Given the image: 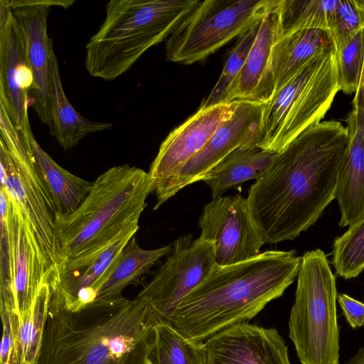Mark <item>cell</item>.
Wrapping results in <instances>:
<instances>
[{
	"label": "cell",
	"instance_id": "18",
	"mask_svg": "<svg viewBox=\"0 0 364 364\" xmlns=\"http://www.w3.org/2000/svg\"><path fill=\"white\" fill-rule=\"evenodd\" d=\"M138 230L139 225L130 228L89 262L56 271L48 283L50 288V303L77 310L93 302L124 246Z\"/></svg>",
	"mask_w": 364,
	"mask_h": 364
},
{
	"label": "cell",
	"instance_id": "28",
	"mask_svg": "<svg viewBox=\"0 0 364 364\" xmlns=\"http://www.w3.org/2000/svg\"><path fill=\"white\" fill-rule=\"evenodd\" d=\"M338 0H280V37L304 29L331 31Z\"/></svg>",
	"mask_w": 364,
	"mask_h": 364
},
{
	"label": "cell",
	"instance_id": "21",
	"mask_svg": "<svg viewBox=\"0 0 364 364\" xmlns=\"http://www.w3.org/2000/svg\"><path fill=\"white\" fill-rule=\"evenodd\" d=\"M325 53H337L329 30L304 29L278 38L272 48L271 61L276 91L312 58Z\"/></svg>",
	"mask_w": 364,
	"mask_h": 364
},
{
	"label": "cell",
	"instance_id": "5",
	"mask_svg": "<svg viewBox=\"0 0 364 364\" xmlns=\"http://www.w3.org/2000/svg\"><path fill=\"white\" fill-rule=\"evenodd\" d=\"M198 0H111L105 18L85 46L90 75L111 81L167 38Z\"/></svg>",
	"mask_w": 364,
	"mask_h": 364
},
{
	"label": "cell",
	"instance_id": "14",
	"mask_svg": "<svg viewBox=\"0 0 364 364\" xmlns=\"http://www.w3.org/2000/svg\"><path fill=\"white\" fill-rule=\"evenodd\" d=\"M33 83L23 33L9 0H0V103L28 144L35 139L28 114Z\"/></svg>",
	"mask_w": 364,
	"mask_h": 364
},
{
	"label": "cell",
	"instance_id": "33",
	"mask_svg": "<svg viewBox=\"0 0 364 364\" xmlns=\"http://www.w3.org/2000/svg\"><path fill=\"white\" fill-rule=\"evenodd\" d=\"M3 326L0 364H17L13 326L7 312H0Z\"/></svg>",
	"mask_w": 364,
	"mask_h": 364
},
{
	"label": "cell",
	"instance_id": "7",
	"mask_svg": "<svg viewBox=\"0 0 364 364\" xmlns=\"http://www.w3.org/2000/svg\"><path fill=\"white\" fill-rule=\"evenodd\" d=\"M336 277L321 249L301 257L289 336L301 364H339Z\"/></svg>",
	"mask_w": 364,
	"mask_h": 364
},
{
	"label": "cell",
	"instance_id": "29",
	"mask_svg": "<svg viewBox=\"0 0 364 364\" xmlns=\"http://www.w3.org/2000/svg\"><path fill=\"white\" fill-rule=\"evenodd\" d=\"M331 264L336 275L346 279L364 270V216L334 240Z\"/></svg>",
	"mask_w": 364,
	"mask_h": 364
},
{
	"label": "cell",
	"instance_id": "17",
	"mask_svg": "<svg viewBox=\"0 0 364 364\" xmlns=\"http://www.w3.org/2000/svg\"><path fill=\"white\" fill-rule=\"evenodd\" d=\"M205 364H291L278 331L247 322L230 326L203 342Z\"/></svg>",
	"mask_w": 364,
	"mask_h": 364
},
{
	"label": "cell",
	"instance_id": "35",
	"mask_svg": "<svg viewBox=\"0 0 364 364\" xmlns=\"http://www.w3.org/2000/svg\"><path fill=\"white\" fill-rule=\"evenodd\" d=\"M354 108L364 110V62L358 89L353 100Z\"/></svg>",
	"mask_w": 364,
	"mask_h": 364
},
{
	"label": "cell",
	"instance_id": "10",
	"mask_svg": "<svg viewBox=\"0 0 364 364\" xmlns=\"http://www.w3.org/2000/svg\"><path fill=\"white\" fill-rule=\"evenodd\" d=\"M210 245L191 235H181L173 243L166 262L136 296L147 299L157 322L171 323L182 300L216 267Z\"/></svg>",
	"mask_w": 364,
	"mask_h": 364
},
{
	"label": "cell",
	"instance_id": "34",
	"mask_svg": "<svg viewBox=\"0 0 364 364\" xmlns=\"http://www.w3.org/2000/svg\"><path fill=\"white\" fill-rule=\"evenodd\" d=\"M337 301L350 327L356 328L364 326L363 302L356 300L346 294H338Z\"/></svg>",
	"mask_w": 364,
	"mask_h": 364
},
{
	"label": "cell",
	"instance_id": "23",
	"mask_svg": "<svg viewBox=\"0 0 364 364\" xmlns=\"http://www.w3.org/2000/svg\"><path fill=\"white\" fill-rule=\"evenodd\" d=\"M40 176L53 202L55 213L69 215L90 192L93 182L82 179L61 167L38 144H29Z\"/></svg>",
	"mask_w": 364,
	"mask_h": 364
},
{
	"label": "cell",
	"instance_id": "8",
	"mask_svg": "<svg viewBox=\"0 0 364 364\" xmlns=\"http://www.w3.org/2000/svg\"><path fill=\"white\" fill-rule=\"evenodd\" d=\"M1 187L19 209L43 252L48 280L57 262L55 208L37 169L29 144L0 104Z\"/></svg>",
	"mask_w": 364,
	"mask_h": 364
},
{
	"label": "cell",
	"instance_id": "6",
	"mask_svg": "<svg viewBox=\"0 0 364 364\" xmlns=\"http://www.w3.org/2000/svg\"><path fill=\"white\" fill-rule=\"evenodd\" d=\"M336 55L325 53L314 57L264 104L255 147L279 153L321 122L340 91Z\"/></svg>",
	"mask_w": 364,
	"mask_h": 364
},
{
	"label": "cell",
	"instance_id": "27",
	"mask_svg": "<svg viewBox=\"0 0 364 364\" xmlns=\"http://www.w3.org/2000/svg\"><path fill=\"white\" fill-rule=\"evenodd\" d=\"M203 342L184 336L171 323L157 322L146 364H205Z\"/></svg>",
	"mask_w": 364,
	"mask_h": 364
},
{
	"label": "cell",
	"instance_id": "12",
	"mask_svg": "<svg viewBox=\"0 0 364 364\" xmlns=\"http://www.w3.org/2000/svg\"><path fill=\"white\" fill-rule=\"evenodd\" d=\"M264 105L236 101L232 116L223 122L204 147L192 157L159 191L157 210L179 191L203 178L220 162L240 148L254 147L261 124Z\"/></svg>",
	"mask_w": 364,
	"mask_h": 364
},
{
	"label": "cell",
	"instance_id": "32",
	"mask_svg": "<svg viewBox=\"0 0 364 364\" xmlns=\"http://www.w3.org/2000/svg\"><path fill=\"white\" fill-rule=\"evenodd\" d=\"M364 28V9L355 0H338L330 31L336 43L337 53L341 51Z\"/></svg>",
	"mask_w": 364,
	"mask_h": 364
},
{
	"label": "cell",
	"instance_id": "22",
	"mask_svg": "<svg viewBox=\"0 0 364 364\" xmlns=\"http://www.w3.org/2000/svg\"><path fill=\"white\" fill-rule=\"evenodd\" d=\"M53 90L52 127L50 134L63 150L77 145L88 134L110 129V122L89 120L78 113L71 105L63 88L58 58L52 52L50 58Z\"/></svg>",
	"mask_w": 364,
	"mask_h": 364
},
{
	"label": "cell",
	"instance_id": "19",
	"mask_svg": "<svg viewBox=\"0 0 364 364\" xmlns=\"http://www.w3.org/2000/svg\"><path fill=\"white\" fill-rule=\"evenodd\" d=\"M279 10L280 0H275L260 20L256 38L225 103L249 101L264 105L272 98L276 87L271 65L272 50L280 38Z\"/></svg>",
	"mask_w": 364,
	"mask_h": 364
},
{
	"label": "cell",
	"instance_id": "1",
	"mask_svg": "<svg viewBox=\"0 0 364 364\" xmlns=\"http://www.w3.org/2000/svg\"><path fill=\"white\" fill-rule=\"evenodd\" d=\"M348 145L346 127L336 120L323 121L275 154L247 197L265 244L293 240L315 224L335 199Z\"/></svg>",
	"mask_w": 364,
	"mask_h": 364
},
{
	"label": "cell",
	"instance_id": "26",
	"mask_svg": "<svg viewBox=\"0 0 364 364\" xmlns=\"http://www.w3.org/2000/svg\"><path fill=\"white\" fill-rule=\"evenodd\" d=\"M50 299V288L46 282L41 287L32 307L26 314L19 317L7 312L14 333L17 364H38Z\"/></svg>",
	"mask_w": 364,
	"mask_h": 364
},
{
	"label": "cell",
	"instance_id": "2",
	"mask_svg": "<svg viewBox=\"0 0 364 364\" xmlns=\"http://www.w3.org/2000/svg\"><path fill=\"white\" fill-rule=\"evenodd\" d=\"M156 323L150 302L138 296L77 310L49 303L38 364H146Z\"/></svg>",
	"mask_w": 364,
	"mask_h": 364
},
{
	"label": "cell",
	"instance_id": "36",
	"mask_svg": "<svg viewBox=\"0 0 364 364\" xmlns=\"http://www.w3.org/2000/svg\"><path fill=\"white\" fill-rule=\"evenodd\" d=\"M343 364H364V346L351 358Z\"/></svg>",
	"mask_w": 364,
	"mask_h": 364
},
{
	"label": "cell",
	"instance_id": "25",
	"mask_svg": "<svg viewBox=\"0 0 364 364\" xmlns=\"http://www.w3.org/2000/svg\"><path fill=\"white\" fill-rule=\"evenodd\" d=\"M276 154L258 147L240 148L214 167L203 181L213 198L251 179H258L268 169Z\"/></svg>",
	"mask_w": 364,
	"mask_h": 364
},
{
	"label": "cell",
	"instance_id": "24",
	"mask_svg": "<svg viewBox=\"0 0 364 364\" xmlns=\"http://www.w3.org/2000/svg\"><path fill=\"white\" fill-rule=\"evenodd\" d=\"M171 250V245L144 250L133 236L122 250L114 268L100 288L95 301H112L123 299L122 291L136 283Z\"/></svg>",
	"mask_w": 364,
	"mask_h": 364
},
{
	"label": "cell",
	"instance_id": "16",
	"mask_svg": "<svg viewBox=\"0 0 364 364\" xmlns=\"http://www.w3.org/2000/svg\"><path fill=\"white\" fill-rule=\"evenodd\" d=\"M1 215L9 230L14 279V312L21 317L32 307L48 270L41 247L19 209L0 188ZM12 314V313H11Z\"/></svg>",
	"mask_w": 364,
	"mask_h": 364
},
{
	"label": "cell",
	"instance_id": "4",
	"mask_svg": "<svg viewBox=\"0 0 364 364\" xmlns=\"http://www.w3.org/2000/svg\"><path fill=\"white\" fill-rule=\"evenodd\" d=\"M149 175L129 165L113 166L100 175L72 213H55L58 270L85 264L139 225L151 193Z\"/></svg>",
	"mask_w": 364,
	"mask_h": 364
},
{
	"label": "cell",
	"instance_id": "37",
	"mask_svg": "<svg viewBox=\"0 0 364 364\" xmlns=\"http://www.w3.org/2000/svg\"><path fill=\"white\" fill-rule=\"evenodd\" d=\"M356 3L364 9V0H355Z\"/></svg>",
	"mask_w": 364,
	"mask_h": 364
},
{
	"label": "cell",
	"instance_id": "31",
	"mask_svg": "<svg viewBox=\"0 0 364 364\" xmlns=\"http://www.w3.org/2000/svg\"><path fill=\"white\" fill-rule=\"evenodd\" d=\"M336 56L339 90L346 95L355 93L364 62V28Z\"/></svg>",
	"mask_w": 364,
	"mask_h": 364
},
{
	"label": "cell",
	"instance_id": "15",
	"mask_svg": "<svg viewBox=\"0 0 364 364\" xmlns=\"http://www.w3.org/2000/svg\"><path fill=\"white\" fill-rule=\"evenodd\" d=\"M236 101L199 108L174 129L159 146L148 172L151 191L156 193L207 144L216 129L233 114Z\"/></svg>",
	"mask_w": 364,
	"mask_h": 364
},
{
	"label": "cell",
	"instance_id": "30",
	"mask_svg": "<svg viewBox=\"0 0 364 364\" xmlns=\"http://www.w3.org/2000/svg\"><path fill=\"white\" fill-rule=\"evenodd\" d=\"M259 22L237 38L230 51L223 71L209 95L202 102L200 108L225 103L228 91L240 73L248 53L256 38Z\"/></svg>",
	"mask_w": 364,
	"mask_h": 364
},
{
	"label": "cell",
	"instance_id": "11",
	"mask_svg": "<svg viewBox=\"0 0 364 364\" xmlns=\"http://www.w3.org/2000/svg\"><path fill=\"white\" fill-rule=\"evenodd\" d=\"M198 228L199 238L210 245L218 266L255 257L265 244L252 217L247 198L240 194L213 198L203 208Z\"/></svg>",
	"mask_w": 364,
	"mask_h": 364
},
{
	"label": "cell",
	"instance_id": "13",
	"mask_svg": "<svg viewBox=\"0 0 364 364\" xmlns=\"http://www.w3.org/2000/svg\"><path fill=\"white\" fill-rule=\"evenodd\" d=\"M73 0H9L24 36L26 58L33 73L31 106L41 121L52 127L53 90L50 58L53 40L47 33L52 6L70 7Z\"/></svg>",
	"mask_w": 364,
	"mask_h": 364
},
{
	"label": "cell",
	"instance_id": "3",
	"mask_svg": "<svg viewBox=\"0 0 364 364\" xmlns=\"http://www.w3.org/2000/svg\"><path fill=\"white\" fill-rule=\"evenodd\" d=\"M296 251L267 250L237 264L218 266L180 303L171 323L203 342L216 333L247 322L284 294L297 277Z\"/></svg>",
	"mask_w": 364,
	"mask_h": 364
},
{
	"label": "cell",
	"instance_id": "20",
	"mask_svg": "<svg viewBox=\"0 0 364 364\" xmlns=\"http://www.w3.org/2000/svg\"><path fill=\"white\" fill-rule=\"evenodd\" d=\"M364 110L353 108L346 117L349 145L341 164L335 198L339 226H350L364 216Z\"/></svg>",
	"mask_w": 364,
	"mask_h": 364
},
{
	"label": "cell",
	"instance_id": "9",
	"mask_svg": "<svg viewBox=\"0 0 364 364\" xmlns=\"http://www.w3.org/2000/svg\"><path fill=\"white\" fill-rule=\"evenodd\" d=\"M275 0H205L167 38L166 60L191 65L203 60L260 21Z\"/></svg>",
	"mask_w": 364,
	"mask_h": 364
},
{
	"label": "cell",
	"instance_id": "38",
	"mask_svg": "<svg viewBox=\"0 0 364 364\" xmlns=\"http://www.w3.org/2000/svg\"><path fill=\"white\" fill-rule=\"evenodd\" d=\"M363 127H364V117H363Z\"/></svg>",
	"mask_w": 364,
	"mask_h": 364
}]
</instances>
